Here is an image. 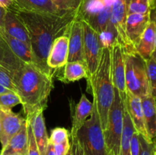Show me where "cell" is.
<instances>
[{
    "instance_id": "obj_34",
    "label": "cell",
    "mask_w": 156,
    "mask_h": 155,
    "mask_svg": "<svg viewBox=\"0 0 156 155\" xmlns=\"http://www.w3.org/2000/svg\"><path fill=\"white\" fill-rule=\"evenodd\" d=\"M141 145H140V134L135 131L130 141V154L140 155Z\"/></svg>"
},
{
    "instance_id": "obj_47",
    "label": "cell",
    "mask_w": 156,
    "mask_h": 155,
    "mask_svg": "<svg viewBox=\"0 0 156 155\" xmlns=\"http://www.w3.org/2000/svg\"><path fill=\"white\" fill-rule=\"evenodd\" d=\"M0 135H1V124H0Z\"/></svg>"
},
{
    "instance_id": "obj_39",
    "label": "cell",
    "mask_w": 156,
    "mask_h": 155,
    "mask_svg": "<svg viewBox=\"0 0 156 155\" xmlns=\"http://www.w3.org/2000/svg\"><path fill=\"white\" fill-rule=\"evenodd\" d=\"M44 155H56V153H55V150H54V147H53V145L51 144V143L49 142L47 150H46L45 154Z\"/></svg>"
},
{
    "instance_id": "obj_35",
    "label": "cell",
    "mask_w": 156,
    "mask_h": 155,
    "mask_svg": "<svg viewBox=\"0 0 156 155\" xmlns=\"http://www.w3.org/2000/svg\"><path fill=\"white\" fill-rule=\"evenodd\" d=\"M56 155H66L70 150L69 139L61 144L53 145Z\"/></svg>"
},
{
    "instance_id": "obj_44",
    "label": "cell",
    "mask_w": 156,
    "mask_h": 155,
    "mask_svg": "<svg viewBox=\"0 0 156 155\" xmlns=\"http://www.w3.org/2000/svg\"><path fill=\"white\" fill-rule=\"evenodd\" d=\"M11 155H24V154H21V153H15V154H11Z\"/></svg>"
},
{
    "instance_id": "obj_3",
    "label": "cell",
    "mask_w": 156,
    "mask_h": 155,
    "mask_svg": "<svg viewBox=\"0 0 156 155\" xmlns=\"http://www.w3.org/2000/svg\"><path fill=\"white\" fill-rule=\"evenodd\" d=\"M93 94L102 130H105L108 113L114 99V86L111 76V49L103 48L95 71L87 78Z\"/></svg>"
},
{
    "instance_id": "obj_11",
    "label": "cell",
    "mask_w": 156,
    "mask_h": 155,
    "mask_svg": "<svg viewBox=\"0 0 156 155\" xmlns=\"http://www.w3.org/2000/svg\"><path fill=\"white\" fill-rule=\"evenodd\" d=\"M8 9L29 13L55 15L68 13L59 11L51 0H13L12 6Z\"/></svg>"
},
{
    "instance_id": "obj_22",
    "label": "cell",
    "mask_w": 156,
    "mask_h": 155,
    "mask_svg": "<svg viewBox=\"0 0 156 155\" xmlns=\"http://www.w3.org/2000/svg\"><path fill=\"white\" fill-rule=\"evenodd\" d=\"M2 33L13 53L24 63L34 65V59L33 53H32V50L30 46L19 40L11 36L10 35L5 33L4 28L2 29Z\"/></svg>"
},
{
    "instance_id": "obj_27",
    "label": "cell",
    "mask_w": 156,
    "mask_h": 155,
    "mask_svg": "<svg viewBox=\"0 0 156 155\" xmlns=\"http://www.w3.org/2000/svg\"><path fill=\"white\" fill-rule=\"evenodd\" d=\"M150 0H129L128 6L129 14H148L151 13Z\"/></svg>"
},
{
    "instance_id": "obj_46",
    "label": "cell",
    "mask_w": 156,
    "mask_h": 155,
    "mask_svg": "<svg viewBox=\"0 0 156 155\" xmlns=\"http://www.w3.org/2000/svg\"><path fill=\"white\" fill-rule=\"evenodd\" d=\"M153 141H154V142H155V144H156V138H155V139H154V140H153Z\"/></svg>"
},
{
    "instance_id": "obj_45",
    "label": "cell",
    "mask_w": 156,
    "mask_h": 155,
    "mask_svg": "<svg viewBox=\"0 0 156 155\" xmlns=\"http://www.w3.org/2000/svg\"><path fill=\"white\" fill-rule=\"evenodd\" d=\"M155 155H156V144H155Z\"/></svg>"
},
{
    "instance_id": "obj_31",
    "label": "cell",
    "mask_w": 156,
    "mask_h": 155,
    "mask_svg": "<svg viewBox=\"0 0 156 155\" xmlns=\"http://www.w3.org/2000/svg\"><path fill=\"white\" fill-rule=\"evenodd\" d=\"M27 120V138H28V144H27V150L26 155H41V153L38 149L37 144L35 141L34 136L33 135L31 126L28 120Z\"/></svg>"
},
{
    "instance_id": "obj_7",
    "label": "cell",
    "mask_w": 156,
    "mask_h": 155,
    "mask_svg": "<svg viewBox=\"0 0 156 155\" xmlns=\"http://www.w3.org/2000/svg\"><path fill=\"white\" fill-rule=\"evenodd\" d=\"M81 21L83 31L84 61L88 71V78L95 71L98 65L102 47L99 41L98 33L96 32L86 21L82 19H81Z\"/></svg>"
},
{
    "instance_id": "obj_5",
    "label": "cell",
    "mask_w": 156,
    "mask_h": 155,
    "mask_svg": "<svg viewBox=\"0 0 156 155\" xmlns=\"http://www.w3.org/2000/svg\"><path fill=\"white\" fill-rule=\"evenodd\" d=\"M124 60L126 91L140 98L150 95L146 62L136 52L124 53Z\"/></svg>"
},
{
    "instance_id": "obj_23",
    "label": "cell",
    "mask_w": 156,
    "mask_h": 155,
    "mask_svg": "<svg viewBox=\"0 0 156 155\" xmlns=\"http://www.w3.org/2000/svg\"><path fill=\"white\" fill-rule=\"evenodd\" d=\"M135 131L133 124L129 113L125 107L124 110H123V126L121 141H120V155H131L130 141Z\"/></svg>"
},
{
    "instance_id": "obj_36",
    "label": "cell",
    "mask_w": 156,
    "mask_h": 155,
    "mask_svg": "<svg viewBox=\"0 0 156 155\" xmlns=\"http://www.w3.org/2000/svg\"><path fill=\"white\" fill-rule=\"evenodd\" d=\"M70 138H71L70 150H71L72 155H85L76 137L73 136L70 137Z\"/></svg>"
},
{
    "instance_id": "obj_40",
    "label": "cell",
    "mask_w": 156,
    "mask_h": 155,
    "mask_svg": "<svg viewBox=\"0 0 156 155\" xmlns=\"http://www.w3.org/2000/svg\"><path fill=\"white\" fill-rule=\"evenodd\" d=\"M13 3V0H0V5L9 9Z\"/></svg>"
},
{
    "instance_id": "obj_26",
    "label": "cell",
    "mask_w": 156,
    "mask_h": 155,
    "mask_svg": "<svg viewBox=\"0 0 156 155\" xmlns=\"http://www.w3.org/2000/svg\"><path fill=\"white\" fill-rule=\"evenodd\" d=\"M146 67L150 95L156 100V62L155 59L152 57L146 61Z\"/></svg>"
},
{
    "instance_id": "obj_32",
    "label": "cell",
    "mask_w": 156,
    "mask_h": 155,
    "mask_svg": "<svg viewBox=\"0 0 156 155\" xmlns=\"http://www.w3.org/2000/svg\"><path fill=\"white\" fill-rule=\"evenodd\" d=\"M0 84L4 86L7 89L10 90L12 92L17 93L16 88H15L12 76L9 74V71H6L1 66H0Z\"/></svg>"
},
{
    "instance_id": "obj_50",
    "label": "cell",
    "mask_w": 156,
    "mask_h": 155,
    "mask_svg": "<svg viewBox=\"0 0 156 155\" xmlns=\"http://www.w3.org/2000/svg\"><path fill=\"white\" fill-rule=\"evenodd\" d=\"M155 103H156V100H155Z\"/></svg>"
},
{
    "instance_id": "obj_6",
    "label": "cell",
    "mask_w": 156,
    "mask_h": 155,
    "mask_svg": "<svg viewBox=\"0 0 156 155\" xmlns=\"http://www.w3.org/2000/svg\"><path fill=\"white\" fill-rule=\"evenodd\" d=\"M123 110L121 98L114 88V99L108 113V123L103 131L105 144L109 155H120V141L123 126Z\"/></svg>"
},
{
    "instance_id": "obj_17",
    "label": "cell",
    "mask_w": 156,
    "mask_h": 155,
    "mask_svg": "<svg viewBox=\"0 0 156 155\" xmlns=\"http://www.w3.org/2000/svg\"><path fill=\"white\" fill-rule=\"evenodd\" d=\"M4 30L11 36L25 43L30 46L29 34L25 26L11 9H8L5 16Z\"/></svg>"
},
{
    "instance_id": "obj_48",
    "label": "cell",
    "mask_w": 156,
    "mask_h": 155,
    "mask_svg": "<svg viewBox=\"0 0 156 155\" xmlns=\"http://www.w3.org/2000/svg\"><path fill=\"white\" fill-rule=\"evenodd\" d=\"M153 155H155V150H154V154Z\"/></svg>"
},
{
    "instance_id": "obj_15",
    "label": "cell",
    "mask_w": 156,
    "mask_h": 155,
    "mask_svg": "<svg viewBox=\"0 0 156 155\" xmlns=\"http://www.w3.org/2000/svg\"><path fill=\"white\" fill-rule=\"evenodd\" d=\"M2 29L0 27V66L9 71L13 79L25 63L13 53L2 33Z\"/></svg>"
},
{
    "instance_id": "obj_10",
    "label": "cell",
    "mask_w": 156,
    "mask_h": 155,
    "mask_svg": "<svg viewBox=\"0 0 156 155\" xmlns=\"http://www.w3.org/2000/svg\"><path fill=\"white\" fill-rule=\"evenodd\" d=\"M26 118L14 112L12 109H0V124L1 135L0 143L2 148L6 145L9 140L21 129Z\"/></svg>"
},
{
    "instance_id": "obj_24",
    "label": "cell",
    "mask_w": 156,
    "mask_h": 155,
    "mask_svg": "<svg viewBox=\"0 0 156 155\" xmlns=\"http://www.w3.org/2000/svg\"><path fill=\"white\" fill-rule=\"evenodd\" d=\"M88 78V71L86 66L84 63L80 62H67L64 66L63 81L64 82H74L79 81L82 78Z\"/></svg>"
},
{
    "instance_id": "obj_8",
    "label": "cell",
    "mask_w": 156,
    "mask_h": 155,
    "mask_svg": "<svg viewBox=\"0 0 156 155\" xmlns=\"http://www.w3.org/2000/svg\"><path fill=\"white\" fill-rule=\"evenodd\" d=\"M111 76L114 88L118 91L125 108L126 88L125 79L124 53L123 47L119 41L111 48Z\"/></svg>"
},
{
    "instance_id": "obj_41",
    "label": "cell",
    "mask_w": 156,
    "mask_h": 155,
    "mask_svg": "<svg viewBox=\"0 0 156 155\" xmlns=\"http://www.w3.org/2000/svg\"><path fill=\"white\" fill-rule=\"evenodd\" d=\"M10 90L7 89L6 88H5L4 86L0 84V94H4V93H7V92H10Z\"/></svg>"
},
{
    "instance_id": "obj_29",
    "label": "cell",
    "mask_w": 156,
    "mask_h": 155,
    "mask_svg": "<svg viewBox=\"0 0 156 155\" xmlns=\"http://www.w3.org/2000/svg\"><path fill=\"white\" fill-rule=\"evenodd\" d=\"M18 104H21V100L17 93L10 91L0 94V109H12Z\"/></svg>"
},
{
    "instance_id": "obj_33",
    "label": "cell",
    "mask_w": 156,
    "mask_h": 155,
    "mask_svg": "<svg viewBox=\"0 0 156 155\" xmlns=\"http://www.w3.org/2000/svg\"><path fill=\"white\" fill-rule=\"evenodd\" d=\"M141 151L140 155H153L155 150V142L149 141L140 135Z\"/></svg>"
},
{
    "instance_id": "obj_37",
    "label": "cell",
    "mask_w": 156,
    "mask_h": 155,
    "mask_svg": "<svg viewBox=\"0 0 156 155\" xmlns=\"http://www.w3.org/2000/svg\"><path fill=\"white\" fill-rule=\"evenodd\" d=\"M8 9L0 5V27L4 28V20Z\"/></svg>"
},
{
    "instance_id": "obj_38",
    "label": "cell",
    "mask_w": 156,
    "mask_h": 155,
    "mask_svg": "<svg viewBox=\"0 0 156 155\" xmlns=\"http://www.w3.org/2000/svg\"><path fill=\"white\" fill-rule=\"evenodd\" d=\"M151 18L155 21V50L152 54V57L153 58L156 62V11H151Z\"/></svg>"
},
{
    "instance_id": "obj_19",
    "label": "cell",
    "mask_w": 156,
    "mask_h": 155,
    "mask_svg": "<svg viewBox=\"0 0 156 155\" xmlns=\"http://www.w3.org/2000/svg\"><path fill=\"white\" fill-rule=\"evenodd\" d=\"M155 21L151 18L149 24L145 31L143 32L140 42L136 47L137 54L146 62L150 58L155 50Z\"/></svg>"
},
{
    "instance_id": "obj_13",
    "label": "cell",
    "mask_w": 156,
    "mask_h": 155,
    "mask_svg": "<svg viewBox=\"0 0 156 155\" xmlns=\"http://www.w3.org/2000/svg\"><path fill=\"white\" fill-rule=\"evenodd\" d=\"M125 107H126V110L129 113L131 121H132L134 128H135L136 132H138L140 135L144 137L148 141H153L149 139L147 132H146L143 107H142L141 98L126 91Z\"/></svg>"
},
{
    "instance_id": "obj_42",
    "label": "cell",
    "mask_w": 156,
    "mask_h": 155,
    "mask_svg": "<svg viewBox=\"0 0 156 155\" xmlns=\"http://www.w3.org/2000/svg\"><path fill=\"white\" fill-rule=\"evenodd\" d=\"M151 1V9L152 11H156V0H150Z\"/></svg>"
},
{
    "instance_id": "obj_2",
    "label": "cell",
    "mask_w": 156,
    "mask_h": 155,
    "mask_svg": "<svg viewBox=\"0 0 156 155\" xmlns=\"http://www.w3.org/2000/svg\"><path fill=\"white\" fill-rule=\"evenodd\" d=\"M13 81L26 117L39 110L44 111L54 88L53 77L35 65L25 64L13 78Z\"/></svg>"
},
{
    "instance_id": "obj_43",
    "label": "cell",
    "mask_w": 156,
    "mask_h": 155,
    "mask_svg": "<svg viewBox=\"0 0 156 155\" xmlns=\"http://www.w3.org/2000/svg\"><path fill=\"white\" fill-rule=\"evenodd\" d=\"M66 155H72V152H71V150H69V153H67Z\"/></svg>"
},
{
    "instance_id": "obj_14",
    "label": "cell",
    "mask_w": 156,
    "mask_h": 155,
    "mask_svg": "<svg viewBox=\"0 0 156 155\" xmlns=\"http://www.w3.org/2000/svg\"><path fill=\"white\" fill-rule=\"evenodd\" d=\"M69 36L62 35L56 38L52 45L47 60L48 67L56 71L65 66L68 62Z\"/></svg>"
},
{
    "instance_id": "obj_49",
    "label": "cell",
    "mask_w": 156,
    "mask_h": 155,
    "mask_svg": "<svg viewBox=\"0 0 156 155\" xmlns=\"http://www.w3.org/2000/svg\"><path fill=\"white\" fill-rule=\"evenodd\" d=\"M0 154H1V150H0Z\"/></svg>"
},
{
    "instance_id": "obj_12",
    "label": "cell",
    "mask_w": 156,
    "mask_h": 155,
    "mask_svg": "<svg viewBox=\"0 0 156 155\" xmlns=\"http://www.w3.org/2000/svg\"><path fill=\"white\" fill-rule=\"evenodd\" d=\"M150 21L151 13L129 14L126 17V35L129 42L135 49Z\"/></svg>"
},
{
    "instance_id": "obj_28",
    "label": "cell",
    "mask_w": 156,
    "mask_h": 155,
    "mask_svg": "<svg viewBox=\"0 0 156 155\" xmlns=\"http://www.w3.org/2000/svg\"><path fill=\"white\" fill-rule=\"evenodd\" d=\"M59 11L62 12H78L83 0H51Z\"/></svg>"
},
{
    "instance_id": "obj_25",
    "label": "cell",
    "mask_w": 156,
    "mask_h": 155,
    "mask_svg": "<svg viewBox=\"0 0 156 155\" xmlns=\"http://www.w3.org/2000/svg\"><path fill=\"white\" fill-rule=\"evenodd\" d=\"M100 44L103 48H112L113 46L118 42V33L116 27L110 21L106 28L98 33Z\"/></svg>"
},
{
    "instance_id": "obj_30",
    "label": "cell",
    "mask_w": 156,
    "mask_h": 155,
    "mask_svg": "<svg viewBox=\"0 0 156 155\" xmlns=\"http://www.w3.org/2000/svg\"><path fill=\"white\" fill-rule=\"evenodd\" d=\"M69 139V133L67 129L64 128H56L52 130L51 135L49 138V141L53 145H56Z\"/></svg>"
},
{
    "instance_id": "obj_1",
    "label": "cell",
    "mask_w": 156,
    "mask_h": 155,
    "mask_svg": "<svg viewBox=\"0 0 156 155\" xmlns=\"http://www.w3.org/2000/svg\"><path fill=\"white\" fill-rule=\"evenodd\" d=\"M13 12L21 19L28 32L34 65L53 78L55 70L49 68L47 64L50 50L56 38L68 34L70 25L78 12L55 15Z\"/></svg>"
},
{
    "instance_id": "obj_9",
    "label": "cell",
    "mask_w": 156,
    "mask_h": 155,
    "mask_svg": "<svg viewBox=\"0 0 156 155\" xmlns=\"http://www.w3.org/2000/svg\"><path fill=\"white\" fill-rule=\"evenodd\" d=\"M68 62H78L85 64L83 56V31L82 21L77 16L72 22L68 33Z\"/></svg>"
},
{
    "instance_id": "obj_20",
    "label": "cell",
    "mask_w": 156,
    "mask_h": 155,
    "mask_svg": "<svg viewBox=\"0 0 156 155\" xmlns=\"http://www.w3.org/2000/svg\"><path fill=\"white\" fill-rule=\"evenodd\" d=\"M27 120H25L21 129L11 138L9 142L1 150L0 155H11L15 153H21L26 155L27 150Z\"/></svg>"
},
{
    "instance_id": "obj_51",
    "label": "cell",
    "mask_w": 156,
    "mask_h": 155,
    "mask_svg": "<svg viewBox=\"0 0 156 155\" xmlns=\"http://www.w3.org/2000/svg\"><path fill=\"white\" fill-rule=\"evenodd\" d=\"M1 67H2V66H1Z\"/></svg>"
},
{
    "instance_id": "obj_18",
    "label": "cell",
    "mask_w": 156,
    "mask_h": 155,
    "mask_svg": "<svg viewBox=\"0 0 156 155\" xmlns=\"http://www.w3.org/2000/svg\"><path fill=\"white\" fill-rule=\"evenodd\" d=\"M93 103L90 101L85 94H82L79 103L75 108L73 116L72 129L69 137L75 136L78 131L83 126L92 113Z\"/></svg>"
},
{
    "instance_id": "obj_4",
    "label": "cell",
    "mask_w": 156,
    "mask_h": 155,
    "mask_svg": "<svg viewBox=\"0 0 156 155\" xmlns=\"http://www.w3.org/2000/svg\"><path fill=\"white\" fill-rule=\"evenodd\" d=\"M75 136L79 141L85 155H109L98 113L94 103L91 116Z\"/></svg>"
},
{
    "instance_id": "obj_21",
    "label": "cell",
    "mask_w": 156,
    "mask_h": 155,
    "mask_svg": "<svg viewBox=\"0 0 156 155\" xmlns=\"http://www.w3.org/2000/svg\"><path fill=\"white\" fill-rule=\"evenodd\" d=\"M141 100L146 132L149 139L153 141L156 138L155 100L151 95H148L141 98Z\"/></svg>"
},
{
    "instance_id": "obj_16",
    "label": "cell",
    "mask_w": 156,
    "mask_h": 155,
    "mask_svg": "<svg viewBox=\"0 0 156 155\" xmlns=\"http://www.w3.org/2000/svg\"><path fill=\"white\" fill-rule=\"evenodd\" d=\"M31 126L33 135L37 144L41 155L45 154L47 146L49 144V137L46 129L45 120L44 117V111L39 110L31 115L26 117Z\"/></svg>"
}]
</instances>
